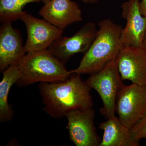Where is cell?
I'll list each match as a JSON object with an SVG mask.
<instances>
[{
    "label": "cell",
    "instance_id": "5",
    "mask_svg": "<svg viewBox=\"0 0 146 146\" xmlns=\"http://www.w3.org/2000/svg\"><path fill=\"white\" fill-rule=\"evenodd\" d=\"M115 112L123 124L133 127L146 115V86L124 85L117 97Z\"/></svg>",
    "mask_w": 146,
    "mask_h": 146
},
{
    "label": "cell",
    "instance_id": "17",
    "mask_svg": "<svg viewBox=\"0 0 146 146\" xmlns=\"http://www.w3.org/2000/svg\"><path fill=\"white\" fill-rule=\"evenodd\" d=\"M139 6L141 13L143 16L146 17V0H141Z\"/></svg>",
    "mask_w": 146,
    "mask_h": 146
},
{
    "label": "cell",
    "instance_id": "1",
    "mask_svg": "<svg viewBox=\"0 0 146 146\" xmlns=\"http://www.w3.org/2000/svg\"><path fill=\"white\" fill-rule=\"evenodd\" d=\"M80 75L73 73L62 81L40 82L38 89L44 105L43 110L49 116L59 119L73 110L93 107L92 89Z\"/></svg>",
    "mask_w": 146,
    "mask_h": 146
},
{
    "label": "cell",
    "instance_id": "8",
    "mask_svg": "<svg viewBox=\"0 0 146 146\" xmlns=\"http://www.w3.org/2000/svg\"><path fill=\"white\" fill-rule=\"evenodd\" d=\"M98 30L95 23L89 22L73 36H62L56 39L48 49L65 64L74 55L87 51L94 42Z\"/></svg>",
    "mask_w": 146,
    "mask_h": 146
},
{
    "label": "cell",
    "instance_id": "7",
    "mask_svg": "<svg viewBox=\"0 0 146 146\" xmlns=\"http://www.w3.org/2000/svg\"><path fill=\"white\" fill-rule=\"evenodd\" d=\"M26 27V52L48 49L53 42L63 35V30L44 20L35 18L26 12L21 18Z\"/></svg>",
    "mask_w": 146,
    "mask_h": 146
},
{
    "label": "cell",
    "instance_id": "14",
    "mask_svg": "<svg viewBox=\"0 0 146 146\" xmlns=\"http://www.w3.org/2000/svg\"><path fill=\"white\" fill-rule=\"evenodd\" d=\"M3 73L0 82V122L2 123L9 121L13 118V110L8 103L9 94L11 88L21 77L17 65H11Z\"/></svg>",
    "mask_w": 146,
    "mask_h": 146
},
{
    "label": "cell",
    "instance_id": "12",
    "mask_svg": "<svg viewBox=\"0 0 146 146\" xmlns=\"http://www.w3.org/2000/svg\"><path fill=\"white\" fill-rule=\"evenodd\" d=\"M44 19L61 30L82 21V11L78 4L71 0H50L39 11Z\"/></svg>",
    "mask_w": 146,
    "mask_h": 146
},
{
    "label": "cell",
    "instance_id": "18",
    "mask_svg": "<svg viewBox=\"0 0 146 146\" xmlns=\"http://www.w3.org/2000/svg\"><path fill=\"white\" fill-rule=\"evenodd\" d=\"M85 4H95L99 1V0H82Z\"/></svg>",
    "mask_w": 146,
    "mask_h": 146
},
{
    "label": "cell",
    "instance_id": "11",
    "mask_svg": "<svg viewBox=\"0 0 146 146\" xmlns=\"http://www.w3.org/2000/svg\"><path fill=\"white\" fill-rule=\"evenodd\" d=\"M12 22L3 23L0 29V71L11 65H17L26 54L20 32Z\"/></svg>",
    "mask_w": 146,
    "mask_h": 146
},
{
    "label": "cell",
    "instance_id": "3",
    "mask_svg": "<svg viewBox=\"0 0 146 146\" xmlns=\"http://www.w3.org/2000/svg\"><path fill=\"white\" fill-rule=\"evenodd\" d=\"M17 65L21 77L16 84L19 87L38 82L62 81L72 74L48 49L27 53Z\"/></svg>",
    "mask_w": 146,
    "mask_h": 146
},
{
    "label": "cell",
    "instance_id": "13",
    "mask_svg": "<svg viewBox=\"0 0 146 146\" xmlns=\"http://www.w3.org/2000/svg\"><path fill=\"white\" fill-rule=\"evenodd\" d=\"M99 128L104 131L99 146H139V142L134 140L130 129L123 124L116 116L100 123Z\"/></svg>",
    "mask_w": 146,
    "mask_h": 146
},
{
    "label": "cell",
    "instance_id": "16",
    "mask_svg": "<svg viewBox=\"0 0 146 146\" xmlns=\"http://www.w3.org/2000/svg\"><path fill=\"white\" fill-rule=\"evenodd\" d=\"M130 129L136 141L140 142L142 139H146V115Z\"/></svg>",
    "mask_w": 146,
    "mask_h": 146
},
{
    "label": "cell",
    "instance_id": "15",
    "mask_svg": "<svg viewBox=\"0 0 146 146\" xmlns=\"http://www.w3.org/2000/svg\"><path fill=\"white\" fill-rule=\"evenodd\" d=\"M40 1V0H0V20L4 23L21 20L26 12L23 10L25 6Z\"/></svg>",
    "mask_w": 146,
    "mask_h": 146
},
{
    "label": "cell",
    "instance_id": "6",
    "mask_svg": "<svg viewBox=\"0 0 146 146\" xmlns=\"http://www.w3.org/2000/svg\"><path fill=\"white\" fill-rule=\"evenodd\" d=\"M93 108L73 110L66 117L70 140L76 146H99L102 140L95 125Z\"/></svg>",
    "mask_w": 146,
    "mask_h": 146
},
{
    "label": "cell",
    "instance_id": "4",
    "mask_svg": "<svg viewBox=\"0 0 146 146\" xmlns=\"http://www.w3.org/2000/svg\"><path fill=\"white\" fill-rule=\"evenodd\" d=\"M116 59L101 70L90 75L86 80L91 89L97 91L100 97L103 105L100 112L106 119L115 116L117 97L124 85L118 70Z\"/></svg>",
    "mask_w": 146,
    "mask_h": 146
},
{
    "label": "cell",
    "instance_id": "9",
    "mask_svg": "<svg viewBox=\"0 0 146 146\" xmlns=\"http://www.w3.org/2000/svg\"><path fill=\"white\" fill-rule=\"evenodd\" d=\"M116 60L123 80L146 86V47H122Z\"/></svg>",
    "mask_w": 146,
    "mask_h": 146
},
{
    "label": "cell",
    "instance_id": "20",
    "mask_svg": "<svg viewBox=\"0 0 146 146\" xmlns=\"http://www.w3.org/2000/svg\"><path fill=\"white\" fill-rule=\"evenodd\" d=\"M50 1V0H40V1L42 2L44 4L48 3V2L49 1Z\"/></svg>",
    "mask_w": 146,
    "mask_h": 146
},
{
    "label": "cell",
    "instance_id": "2",
    "mask_svg": "<svg viewBox=\"0 0 146 146\" xmlns=\"http://www.w3.org/2000/svg\"><path fill=\"white\" fill-rule=\"evenodd\" d=\"M96 37L79 65L72 73L92 74L101 70L117 57L121 49V34L122 27L109 19L98 24Z\"/></svg>",
    "mask_w": 146,
    "mask_h": 146
},
{
    "label": "cell",
    "instance_id": "10",
    "mask_svg": "<svg viewBox=\"0 0 146 146\" xmlns=\"http://www.w3.org/2000/svg\"><path fill=\"white\" fill-rule=\"evenodd\" d=\"M141 0H128L121 5L122 15L126 21L122 29L121 42L122 47L143 46L146 30V17L140 9Z\"/></svg>",
    "mask_w": 146,
    "mask_h": 146
},
{
    "label": "cell",
    "instance_id": "19",
    "mask_svg": "<svg viewBox=\"0 0 146 146\" xmlns=\"http://www.w3.org/2000/svg\"><path fill=\"white\" fill-rule=\"evenodd\" d=\"M143 46L146 47V30L145 36H144L143 41Z\"/></svg>",
    "mask_w": 146,
    "mask_h": 146
}]
</instances>
